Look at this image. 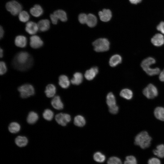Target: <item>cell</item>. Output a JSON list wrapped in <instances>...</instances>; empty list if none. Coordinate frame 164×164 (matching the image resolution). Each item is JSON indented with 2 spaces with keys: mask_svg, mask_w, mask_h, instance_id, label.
Returning <instances> with one entry per match:
<instances>
[{
  "mask_svg": "<svg viewBox=\"0 0 164 164\" xmlns=\"http://www.w3.org/2000/svg\"><path fill=\"white\" fill-rule=\"evenodd\" d=\"M87 15L85 13H81L78 16V19L79 22L82 24H86Z\"/></svg>",
  "mask_w": 164,
  "mask_h": 164,
  "instance_id": "obj_37",
  "label": "cell"
},
{
  "mask_svg": "<svg viewBox=\"0 0 164 164\" xmlns=\"http://www.w3.org/2000/svg\"><path fill=\"white\" fill-rule=\"evenodd\" d=\"M39 116L38 114L35 112L32 111L28 114L27 118V121L30 124H33L35 123L38 120Z\"/></svg>",
  "mask_w": 164,
  "mask_h": 164,
  "instance_id": "obj_26",
  "label": "cell"
},
{
  "mask_svg": "<svg viewBox=\"0 0 164 164\" xmlns=\"http://www.w3.org/2000/svg\"><path fill=\"white\" fill-rule=\"evenodd\" d=\"M39 30L41 32L47 31L50 27V22L48 19H42L37 23Z\"/></svg>",
  "mask_w": 164,
  "mask_h": 164,
  "instance_id": "obj_16",
  "label": "cell"
},
{
  "mask_svg": "<svg viewBox=\"0 0 164 164\" xmlns=\"http://www.w3.org/2000/svg\"><path fill=\"white\" fill-rule=\"evenodd\" d=\"M29 18V14L25 11H22L18 14V18L19 20L23 22H28Z\"/></svg>",
  "mask_w": 164,
  "mask_h": 164,
  "instance_id": "obj_32",
  "label": "cell"
},
{
  "mask_svg": "<svg viewBox=\"0 0 164 164\" xmlns=\"http://www.w3.org/2000/svg\"><path fill=\"white\" fill-rule=\"evenodd\" d=\"M50 18L52 23L54 25H56L59 19L53 13L50 15Z\"/></svg>",
  "mask_w": 164,
  "mask_h": 164,
  "instance_id": "obj_42",
  "label": "cell"
},
{
  "mask_svg": "<svg viewBox=\"0 0 164 164\" xmlns=\"http://www.w3.org/2000/svg\"><path fill=\"white\" fill-rule=\"evenodd\" d=\"M124 164H137V160L134 156L132 155L128 156L126 158Z\"/></svg>",
  "mask_w": 164,
  "mask_h": 164,
  "instance_id": "obj_36",
  "label": "cell"
},
{
  "mask_svg": "<svg viewBox=\"0 0 164 164\" xmlns=\"http://www.w3.org/2000/svg\"><path fill=\"white\" fill-rule=\"evenodd\" d=\"M3 56V50L1 48L0 49V56L1 58Z\"/></svg>",
  "mask_w": 164,
  "mask_h": 164,
  "instance_id": "obj_46",
  "label": "cell"
},
{
  "mask_svg": "<svg viewBox=\"0 0 164 164\" xmlns=\"http://www.w3.org/2000/svg\"><path fill=\"white\" fill-rule=\"evenodd\" d=\"M51 104L54 108L57 110H61L63 108V103L58 96L54 97L51 101Z\"/></svg>",
  "mask_w": 164,
  "mask_h": 164,
  "instance_id": "obj_15",
  "label": "cell"
},
{
  "mask_svg": "<svg viewBox=\"0 0 164 164\" xmlns=\"http://www.w3.org/2000/svg\"><path fill=\"white\" fill-rule=\"evenodd\" d=\"M4 34V31L2 26L0 27V38L1 39L3 36Z\"/></svg>",
  "mask_w": 164,
  "mask_h": 164,
  "instance_id": "obj_45",
  "label": "cell"
},
{
  "mask_svg": "<svg viewBox=\"0 0 164 164\" xmlns=\"http://www.w3.org/2000/svg\"><path fill=\"white\" fill-rule=\"evenodd\" d=\"M18 91L20 94V97L25 98L33 95L35 90L33 86L29 84H25L19 87Z\"/></svg>",
  "mask_w": 164,
  "mask_h": 164,
  "instance_id": "obj_6",
  "label": "cell"
},
{
  "mask_svg": "<svg viewBox=\"0 0 164 164\" xmlns=\"http://www.w3.org/2000/svg\"><path fill=\"white\" fill-rule=\"evenodd\" d=\"M148 164H161L160 160L156 158H152L150 159L148 162Z\"/></svg>",
  "mask_w": 164,
  "mask_h": 164,
  "instance_id": "obj_41",
  "label": "cell"
},
{
  "mask_svg": "<svg viewBox=\"0 0 164 164\" xmlns=\"http://www.w3.org/2000/svg\"><path fill=\"white\" fill-rule=\"evenodd\" d=\"M53 13L56 16L59 20L62 22H65L67 20L66 12L62 9H58L54 11Z\"/></svg>",
  "mask_w": 164,
  "mask_h": 164,
  "instance_id": "obj_23",
  "label": "cell"
},
{
  "mask_svg": "<svg viewBox=\"0 0 164 164\" xmlns=\"http://www.w3.org/2000/svg\"><path fill=\"white\" fill-rule=\"evenodd\" d=\"M5 8L7 11L14 16L18 15L22 9L21 5L15 0H12L7 2Z\"/></svg>",
  "mask_w": 164,
  "mask_h": 164,
  "instance_id": "obj_5",
  "label": "cell"
},
{
  "mask_svg": "<svg viewBox=\"0 0 164 164\" xmlns=\"http://www.w3.org/2000/svg\"><path fill=\"white\" fill-rule=\"evenodd\" d=\"M7 71V68L5 63L3 61L0 63V74L1 75L4 74Z\"/></svg>",
  "mask_w": 164,
  "mask_h": 164,
  "instance_id": "obj_38",
  "label": "cell"
},
{
  "mask_svg": "<svg viewBox=\"0 0 164 164\" xmlns=\"http://www.w3.org/2000/svg\"><path fill=\"white\" fill-rule=\"evenodd\" d=\"M107 164H122L121 160L118 158L112 156L108 160Z\"/></svg>",
  "mask_w": 164,
  "mask_h": 164,
  "instance_id": "obj_35",
  "label": "cell"
},
{
  "mask_svg": "<svg viewBox=\"0 0 164 164\" xmlns=\"http://www.w3.org/2000/svg\"><path fill=\"white\" fill-rule=\"evenodd\" d=\"M129 2L133 4H137L141 2L142 0H129Z\"/></svg>",
  "mask_w": 164,
  "mask_h": 164,
  "instance_id": "obj_44",
  "label": "cell"
},
{
  "mask_svg": "<svg viewBox=\"0 0 164 164\" xmlns=\"http://www.w3.org/2000/svg\"><path fill=\"white\" fill-rule=\"evenodd\" d=\"M29 12L30 14L33 16L38 17L43 15V10L40 5L36 4L30 9Z\"/></svg>",
  "mask_w": 164,
  "mask_h": 164,
  "instance_id": "obj_14",
  "label": "cell"
},
{
  "mask_svg": "<svg viewBox=\"0 0 164 164\" xmlns=\"http://www.w3.org/2000/svg\"><path fill=\"white\" fill-rule=\"evenodd\" d=\"M106 103L109 108L116 105L115 97L112 92L108 94L106 97Z\"/></svg>",
  "mask_w": 164,
  "mask_h": 164,
  "instance_id": "obj_27",
  "label": "cell"
},
{
  "mask_svg": "<svg viewBox=\"0 0 164 164\" xmlns=\"http://www.w3.org/2000/svg\"><path fill=\"white\" fill-rule=\"evenodd\" d=\"M21 126L17 122H12L10 124L8 127V129L10 132L12 133H16L20 130Z\"/></svg>",
  "mask_w": 164,
  "mask_h": 164,
  "instance_id": "obj_30",
  "label": "cell"
},
{
  "mask_svg": "<svg viewBox=\"0 0 164 164\" xmlns=\"http://www.w3.org/2000/svg\"><path fill=\"white\" fill-rule=\"evenodd\" d=\"M98 15L101 21L107 22L109 21L112 17V13L110 10L104 9L102 11H99Z\"/></svg>",
  "mask_w": 164,
  "mask_h": 164,
  "instance_id": "obj_9",
  "label": "cell"
},
{
  "mask_svg": "<svg viewBox=\"0 0 164 164\" xmlns=\"http://www.w3.org/2000/svg\"><path fill=\"white\" fill-rule=\"evenodd\" d=\"M15 43L18 47L23 48L26 46L27 43L26 38L22 35H19L16 36L15 40Z\"/></svg>",
  "mask_w": 164,
  "mask_h": 164,
  "instance_id": "obj_17",
  "label": "cell"
},
{
  "mask_svg": "<svg viewBox=\"0 0 164 164\" xmlns=\"http://www.w3.org/2000/svg\"><path fill=\"white\" fill-rule=\"evenodd\" d=\"M152 139L147 132L142 131L136 136L135 144L139 146L141 148L145 149L150 146Z\"/></svg>",
  "mask_w": 164,
  "mask_h": 164,
  "instance_id": "obj_3",
  "label": "cell"
},
{
  "mask_svg": "<svg viewBox=\"0 0 164 164\" xmlns=\"http://www.w3.org/2000/svg\"><path fill=\"white\" fill-rule=\"evenodd\" d=\"M25 30L29 34H35L39 30L37 24L32 21L28 22L26 25Z\"/></svg>",
  "mask_w": 164,
  "mask_h": 164,
  "instance_id": "obj_11",
  "label": "cell"
},
{
  "mask_svg": "<svg viewBox=\"0 0 164 164\" xmlns=\"http://www.w3.org/2000/svg\"><path fill=\"white\" fill-rule=\"evenodd\" d=\"M55 119L59 124L62 126H65L70 121L71 118L69 114L61 113L55 116Z\"/></svg>",
  "mask_w": 164,
  "mask_h": 164,
  "instance_id": "obj_8",
  "label": "cell"
},
{
  "mask_svg": "<svg viewBox=\"0 0 164 164\" xmlns=\"http://www.w3.org/2000/svg\"><path fill=\"white\" fill-rule=\"evenodd\" d=\"M157 29L162 34H164V22L162 21L157 25Z\"/></svg>",
  "mask_w": 164,
  "mask_h": 164,
  "instance_id": "obj_39",
  "label": "cell"
},
{
  "mask_svg": "<svg viewBox=\"0 0 164 164\" xmlns=\"http://www.w3.org/2000/svg\"><path fill=\"white\" fill-rule=\"evenodd\" d=\"M98 69L97 67H93L86 71L84 74V77L87 80H92L95 78L98 73Z\"/></svg>",
  "mask_w": 164,
  "mask_h": 164,
  "instance_id": "obj_13",
  "label": "cell"
},
{
  "mask_svg": "<svg viewBox=\"0 0 164 164\" xmlns=\"http://www.w3.org/2000/svg\"><path fill=\"white\" fill-rule=\"evenodd\" d=\"M154 114L158 119L164 121V108L161 107H156L154 110Z\"/></svg>",
  "mask_w": 164,
  "mask_h": 164,
  "instance_id": "obj_25",
  "label": "cell"
},
{
  "mask_svg": "<svg viewBox=\"0 0 164 164\" xmlns=\"http://www.w3.org/2000/svg\"><path fill=\"white\" fill-rule=\"evenodd\" d=\"M44 118L48 121H51L53 118L54 113L51 110L48 109H45L43 114Z\"/></svg>",
  "mask_w": 164,
  "mask_h": 164,
  "instance_id": "obj_34",
  "label": "cell"
},
{
  "mask_svg": "<svg viewBox=\"0 0 164 164\" xmlns=\"http://www.w3.org/2000/svg\"><path fill=\"white\" fill-rule=\"evenodd\" d=\"M120 95L121 97L129 100L132 98L133 94L131 90L125 88L121 90Z\"/></svg>",
  "mask_w": 164,
  "mask_h": 164,
  "instance_id": "obj_29",
  "label": "cell"
},
{
  "mask_svg": "<svg viewBox=\"0 0 164 164\" xmlns=\"http://www.w3.org/2000/svg\"><path fill=\"white\" fill-rule=\"evenodd\" d=\"M16 145L20 147L26 146L28 143V140L25 136H18L16 138L15 140Z\"/></svg>",
  "mask_w": 164,
  "mask_h": 164,
  "instance_id": "obj_22",
  "label": "cell"
},
{
  "mask_svg": "<svg viewBox=\"0 0 164 164\" xmlns=\"http://www.w3.org/2000/svg\"><path fill=\"white\" fill-rule=\"evenodd\" d=\"M43 43L40 37L37 36L33 35L30 38V45L34 49H38L42 47Z\"/></svg>",
  "mask_w": 164,
  "mask_h": 164,
  "instance_id": "obj_10",
  "label": "cell"
},
{
  "mask_svg": "<svg viewBox=\"0 0 164 164\" xmlns=\"http://www.w3.org/2000/svg\"><path fill=\"white\" fill-rule=\"evenodd\" d=\"M151 41L155 46H161L164 44V37L160 33L156 34L151 39Z\"/></svg>",
  "mask_w": 164,
  "mask_h": 164,
  "instance_id": "obj_12",
  "label": "cell"
},
{
  "mask_svg": "<svg viewBox=\"0 0 164 164\" xmlns=\"http://www.w3.org/2000/svg\"><path fill=\"white\" fill-rule=\"evenodd\" d=\"M109 112L111 114H117L119 110V108L116 105L114 106L109 108Z\"/></svg>",
  "mask_w": 164,
  "mask_h": 164,
  "instance_id": "obj_40",
  "label": "cell"
},
{
  "mask_svg": "<svg viewBox=\"0 0 164 164\" xmlns=\"http://www.w3.org/2000/svg\"><path fill=\"white\" fill-rule=\"evenodd\" d=\"M74 123L76 126L82 127L85 124L86 121L84 118L81 115L76 116L74 119Z\"/></svg>",
  "mask_w": 164,
  "mask_h": 164,
  "instance_id": "obj_28",
  "label": "cell"
},
{
  "mask_svg": "<svg viewBox=\"0 0 164 164\" xmlns=\"http://www.w3.org/2000/svg\"><path fill=\"white\" fill-rule=\"evenodd\" d=\"M159 78L160 81L164 82V69L160 73Z\"/></svg>",
  "mask_w": 164,
  "mask_h": 164,
  "instance_id": "obj_43",
  "label": "cell"
},
{
  "mask_svg": "<svg viewBox=\"0 0 164 164\" xmlns=\"http://www.w3.org/2000/svg\"><path fill=\"white\" fill-rule=\"evenodd\" d=\"M154 155L159 157L163 158L164 157V145L162 144L157 145L156 149L153 151Z\"/></svg>",
  "mask_w": 164,
  "mask_h": 164,
  "instance_id": "obj_31",
  "label": "cell"
},
{
  "mask_svg": "<svg viewBox=\"0 0 164 164\" xmlns=\"http://www.w3.org/2000/svg\"><path fill=\"white\" fill-rule=\"evenodd\" d=\"M59 84L62 88L66 89L70 85V82L68 77L66 75H60L59 78Z\"/></svg>",
  "mask_w": 164,
  "mask_h": 164,
  "instance_id": "obj_19",
  "label": "cell"
},
{
  "mask_svg": "<svg viewBox=\"0 0 164 164\" xmlns=\"http://www.w3.org/2000/svg\"><path fill=\"white\" fill-rule=\"evenodd\" d=\"M94 160L97 162L102 163L104 162L106 159L105 155L100 152L95 153L93 155Z\"/></svg>",
  "mask_w": 164,
  "mask_h": 164,
  "instance_id": "obj_33",
  "label": "cell"
},
{
  "mask_svg": "<svg viewBox=\"0 0 164 164\" xmlns=\"http://www.w3.org/2000/svg\"><path fill=\"white\" fill-rule=\"evenodd\" d=\"M155 60L151 57L144 59L141 62V66L145 73L149 76H153L160 73V70L158 67L152 68L150 67L152 64L155 63Z\"/></svg>",
  "mask_w": 164,
  "mask_h": 164,
  "instance_id": "obj_2",
  "label": "cell"
},
{
  "mask_svg": "<svg viewBox=\"0 0 164 164\" xmlns=\"http://www.w3.org/2000/svg\"><path fill=\"white\" fill-rule=\"evenodd\" d=\"M83 76L80 72H77L74 73L73 77L71 80V83L75 85H79L82 82Z\"/></svg>",
  "mask_w": 164,
  "mask_h": 164,
  "instance_id": "obj_24",
  "label": "cell"
},
{
  "mask_svg": "<svg viewBox=\"0 0 164 164\" xmlns=\"http://www.w3.org/2000/svg\"><path fill=\"white\" fill-rule=\"evenodd\" d=\"M143 94L148 99H153L158 94L157 88L152 84H149L143 90Z\"/></svg>",
  "mask_w": 164,
  "mask_h": 164,
  "instance_id": "obj_7",
  "label": "cell"
},
{
  "mask_svg": "<svg viewBox=\"0 0 164 164\" xmlns=\"http://www.w3.org/2000/svg\"><path fill=\"white\" fill-rule=\"evenodd\" d=\"M56 92V88L53 84H48L46 87L45 93L46 96L51 98L54 96Z\"/></svg>",
  "mask_w": 164,
  "mask_h": 164,
  "instance_id": "obj_18",
  "label": "cell"
},
{
  "mask_svg": "<svg viewBox=\"0 0 164 164\" xmlns=\"http://www.w3.org/2000/svg\"><path fill=\"white\" fill-rule=\"evenodd\" d=\"M33 60L32 56L26 52H21L15 56L12 65L14 67L19 70L24 71L32 65Z\"/></svg>",
  "mask_w": 164,
  "mask_h": 164,
  "instance_id": "obj_1",
  "label": "cell"
},
{
  "mask_svg": "<svg viewBox=\"0 0 164 164\" xmlns=\"http://www.w3.org/2000/svg\"><path fill=\"white\" fill-rule=\"evenodd\" d=\"M94 50L98 52L108 51L110 48V42L105 38H100L95 40L92 43Z\"/></svg>",
  "mask_w": 164,
  "mask_h": 164,
  "instance_id": "obj_4",
  "label": "cell"
},
{
  "mask_svg": "<svg viewBox=\"0 0 164 164\" xmlns=\"http://www.w3.org/2000/svg\"><path fill=\"white\" fill-rule=\"evenodd\" d=\"M122 61V57L120 55L117 54L112 56L110 58L109 64L111 67H114L119 64Z\"/></svg>",
  "mask_w": 164,
  "mask_h": 164,
  "instance_id": "obj_21",
  "label": "cell"
},
{
  "mask_svg": "<svg viewBox=\"0 0 164 164\" xmlns=\"http://www.w3.org/2000/svg\"><path fill=\"white\" fill-rule=\"evenodd\" d=\"M97 19L96 16L92 13H89L87 15L86 24L89 27H95L97 23Z\"/></svg>",
  "mask_w": 164,
  "mask_h": 164,
  "instance_id": "obj_20",
  "label": "cell"
}]
</instances>
